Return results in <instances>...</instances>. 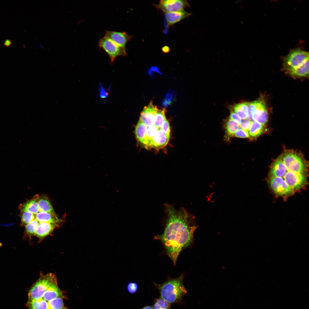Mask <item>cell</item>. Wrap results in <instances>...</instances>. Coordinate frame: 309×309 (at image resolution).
<instances>
[{"instance_id": "cell-14", "label": "cell", "mask_w": 309, "mask_h": 309, "mask_svg": "<svg viewBox=\"0 0 309 309\" xmlns=\"http://www.w3.org/2000/svg\"><path fill=\"white\" fill-rule=\"evenodd\" d=\"M191 15V14L182 10L174 12L165 13V18L168 25H172Z\"/></svg>"}, {"instance_id": "cell-15", "label": "cell", "mask_w": 309, "mask_h": 309, "mask_svg": "<svg viewBox=\"0 0 309 309\" xmlns=\"http://www.w3.org/2000/svg\"><path fill=\"white\" fill-rule=\"evenodd\" d=\"M39 195H35L31 199L20 204L19 208L21 211H27L36 214L39 211L38 199Z\"/></svg>"}, {"instance_id": "cell-36", "label": "cell", "mask_w": 309, "mask_h": 309, "mask_svg": "<svg viewBox=\"0 0 309 309\" xmlns=\"http://www.w3.org/2000/svg\"><path fill=\"white\" fill-rule=\"evenodd\" d=\"M4 45L6 46H9L11 43V42L9 40H6L5 42Z\"/></svg>"}, {"instance_id": "cell-33", "label": "cell", "mask_w": 309, "mask_h": 309, "mask_svg": "<svg viewBox=\"0 0 309 309\" xmlns=\"http://www.w3.org/2000/svg\"><path fill=\"white\" fill-rule=\"evenodd\" d=\"M173 97V94H172L168 93L167 94L166 99L163 102V105L165 106H167L169 105L171 103Z\"/></svg>"}, {"instance_id": "cell-17", "label": "cell", "mask_w": 309, "mask_h": 309, "mask_svg": "<svg viewBox=\"0 0 309 309\" xmlns=\"http://www.w3.org/2000/svg\"><path fill=\"white\" fill-rule=\"evenodd\" d=\"M35 214V219L39 222H46L59 224L62 222L57 215L42 211H39Z\"/></svg>"}, {"instance_id": "cell-34", "label": "cell", "mask_w": 309, "mask_h": 309, "mask_svg": "<svg viewBox=\"0 0 309 309\" xmlns=\"http://www.w3.org/2000/svg\"><path fill=\"white\" fill-rule=\"evenodd\" d=\"M162 50L164 53H168L170 52V48L168 46H165L162 48Z\"/></svg>"}, {"instance_id": "cell-27", "label": "cell", "mask_w": 309, "mask_h": 309, "mask_svg": "<svg viewBox=\"0 0 309 309\" xmlns=\"http://www.w3.org/2000/svg\"><path fill=\"white\" fill-rule=\"evenodd\" d=\"M152 307L153 309H171V304L161 298L155 299Z\"/></svg>"}, {"instance_id": "cell-28", "label": "cell", "mask_w": 309, "mask_h": 309, "mask_svg": "<svg viewBox=\"0 0 309 309\" xmlns=\"http://www.w3.org/2000/svg\"><path fill=\"white\" fill-rule=\"evenodd\" d=\"M127 290L130 294H134L138 291V287L137 284L135 282H130L127 284Z\"/></svg>"}, {"instance_id": "cell-3", "label": "cell", "mask_w": 309, "mask_h": 309, "mask_svg": "<svg viewBox=\"0 0 309 309\" xmlns=\"http://www.w3.org/2000/svg\"><path fill=\"white\" fill-rule=\"evenodd\" d=\"M184 276L183 273L176 278L169 277L166 281L160 284L154 282L155 286L159 292L160 298L170 304L180 302L187 293L183 284Z\"/></svg>"}, {"instance_id": "cell-37", "label": "cell", "mask_w": 309, "mask_h": 309, "mask_svg": "<svg viewBox=\"0 0 309 309\" xmlns=\"http://www.w3.org/2000/svg\"><path fill=\"white\" fill-rule=\"evenodd\" d=\"M141 309H153L152 306H146Z\"/></svg>"}, {"instance_id": "cell-2", "label": "cell", "mask_w": 309, "mask_h": 309, "mask_svg": "<svg viewBox=\"0 0 309 309\" xmlns=\"http://www.w3.org/2000/svg\"><path fill=\"white\" fill-rule=\"evenodd\" d=\"M64 298L55 275L41 274L29 290L27 306L28 309H68Z\"/></svg>"}, {"instance_id": "cell-32", "label": "cell", "mask_w": 309, "mask_h": 309, "mask_svg": "<svg viewBox=\"0 0 309 309\" xmlns=\"http://www.w3.org/2000/svg\"><path fill=\"white\" fill-rule=\"evenodd\" d=\"M230 117L231 119L234 120L238 124H241V119L236 113L231 109Z\"/></svg>"}, {"instance_id": "cell-7", "label": "cell", "mask_w": 309, "mask_h": 309, "mask_svg": "<svg viewBox=\"0 0 309 309\" xmlns=\"http://www.w3.org/2000/svg\"><path fill=\"white\" fill-rule=\"evenodd\" d=\"M268 182L273 192L280 197L286 198L292 195L295 193L280 178H269Z\"/></svg>"}, {"instance_id": "cell-16", "label": "cell", "mask_w": 309, "mask_h": 309, "mask_svg": "<svg viewBox=\"0 0 309 309\" xmlns=\"http://www.w3.org/2000/svg\"><path fill=\"white\" fill-rule=\"evenodd\" d=\"M169 140L161 129L159 128L153 139L150 148L157 149L162 148L167 145Z\"/></svg>"}, {"instance_id": "cell-35", "label": "cell", "mask_w": 309, "mask_h": 309, "mask_svg": "<svg viewBox=\"0 0 309 309\" xmlns=\"http://www.w3.org/2000/svg\"><path fill=\"white\" fill-rule=\"evenodd\" d=\"M150 70L153 71H154L157 72L159 74H161V73L159 71V69L157 68L155 66H152L151 67Z\"/></svg>"}, {"instance_id": "cell-5", "label": "cell", "mask_w": 309, "mask_h": 309, "mask_svg": "<svg viewBox=\"0 0 309 309\" xmlns=\"http://www.w3.org/2000/svg\"><path fill=\"white\" fill-rule=\"evenodd\" d=\"M283 69L286 72L298 68L309 62V53L300 48L291 50L283 58Z\"/></svg>"}, {"instance_id": "cell-29", "label": "cell", "mask_w": 309, "mask_h": 309, "mask_svg": "<svg viewBox=\"0 0 309 309\" xmlns=\"http://www.w3.org/2000/svg\"><path fill=\"white\" fill-rule=\"evenodd\" d=\"M161 129L167 137L170 139V128L169 123L167 119L164 122L161 127Z\"/></svg>"}, {"instance_id": "cell-26", "label": "cell", "mask_w": 309, "mask_h": 309, "mask_svg": "<svg viewBox=\"0 0 309 309\" xmlns=\"http://www.w3.org/2000/svg\"><path fill=\"white\" fill-rule=\"evenodd\" d=\"M21 225L25 226L35 219V214L27 211H21Z\"/></svg>"}, {"instance_id": "cell-8", "label": "cell", "mask_w": 309, "mask_h": 309, "mask_svg": "<svg viewBox=\"0 0 309 309\" xmlns=\"http://www.w3.org/2000/svg\"><path fill=\"white\" fill-rule=\"evenodd\" d=\"M158 8L165 13L174 12L183 10L189 4L186 0H162L159 3L155 5Z\"/></svg>"}, {"instance_id": "cell-9", "label": "cell", "mask_w": 309, "mask_h": 309, "mask_svg": "<svg viewBox=\"0 0 309 309\" xmlns=\"http://www.w3.org/2000/svg\"><path fill=\"white\" fill-rule=\"evenodd\" d=\"M255 108L253 114V121L264 126L268 122V113L265 101L262 99L256 100Z\"/></svg>"}, {"instance_id": "cell-19", "label": "cell", "mask_w": 309, "mask_h": 309, "mask_svg": "<svg viewBox=\"0 0 309 309\" xmlns=\"http://www.w3.org/2000/svg\"><path fill=\"white\" fill-rule=\"evenodd\" d=\"M159 128L154 125L147 127L146 136L142 144L147 149L150 148L153 139Z\"/></svg>"}, {"instance_id": "cell-22", "label": "cell", "mask_w": 309, "mask_h": 309, "mask_svg": "<svg viewBox=\"0 0 309 309\" xmlns=\"http://www.w3.org/2000/svg\"><path fill=\"white\" fill-rule=\"evenodd\" d=\"M239 127V124L235 121L230 118L227 119L225 124V128L227 136L228 137L233 136Z\"/></svg>"}, {"instance_id": "cell-13", "label": "cell", "mask_w": 309, "mask_h": 309, "mask_svg": "<svg viewBox=\"0 0 309 309\" xmlns=\"http://www.w3.org/2000/svg\"><path fill=\"white\" fill-rule=\"evenodd\" d=\"M287 171L283 162L281 156L278 158L272 165L269 173V178L280 177L282 178Z\"/></svg>"}, {"instance_id": "cell-25", "label": "cell", "mask_w": 309, "mask_h": 309, "mask_svg": "<svg viewBox=\"0 0 309 309\" xmlns=\"http://www.w3.org/2000/svg\"><path fill=\"white\" fill-rule=\"evenodd\" d=\"M39 223L38 221L35 219L25 226V233L27 236L30 238L33 236H35Z\"/></svg>"}, {"instance_id": "cell-20", "label": "cell", "mask_w": 309, "mask_h": 309, "mask_svg": "<svg viewBox=\"0 0 309 309\" xmlns=\"http://www.w3.org/2000/svg\"><path fill=\"white\" fill-rule=\"evenodd\" d=\"M294 78H303L309 76V62L301 67L286 72Z\"/></svg>"}, {"instance_id": "cell-6", "label": "cell", "mask_w": 309, "mask_h": 309, "mask_svg": "<svg viewBox=\"0 0 309 309\" xmlns=\"http://www.w3.org/2000/svg\"><path fill=\"white\" fill-rule=\"evenodd\" d=\"M98 46L100 49L104 50L107 53L112 62L118 56L127 55L126 50L122 49L105 36L99 41Z\"/></svg>"}, {"instance_id": "cell-30", "label": "cell", "mask_w": 309, "mask_h": 309, "mask_svg": "<svg viewBox=\"0 0 309 309\" xmlns=\"http://www.w3.org/2000/svg\"><path fill=\"white\" fill-rule=\"evenodd\" d=\"M233 136L243 138L250 137L248 132L241 128L238 129L235 133Z\"/></svg>"}, {"instance_id": "cell-12", "label": "cell", "mask_w": 309, "mask_h": 309, "mask_svg": "<svg viewBox=\"0 0 309 309\" xmlns=\"http://www.w3.org/2000/svg\"><path fill=\"white\" fill-rule=\"evenodd\" d=\"M59 224L46 222H39L36 229L35 236L40 241L50 235L53 230L60 227Z\"/></svg>"}, {"instance_id": "cell-1", "label": "cell", "mask_w": 309, "mask_h": 309, "mask_svg": "<svg viewBox=\"0 0 309 309\" xmlns=\"http://www.w3.org/2000/svg\"><path fill=\"white\" fill-rule=\"evenodd\" d=\"M164 206V230L153 239L161 242L166 254L175 266L182 251L192 244L194 233L198 226L195 217L183 207L176 210L173 205L168 203Z\"/></svg>"}, {"instance_id": "cell-4", "label": "cell", "mask_w": 309, "mask_h": 309, "mask_svg": "<svg viewBox=\"0 0 309 309\" xmlns=\"http://www.w3.org/2000/svg\"><path fill=\"white\" fill-rule=\"evenodd\" d=\"M281 156L288 171L294 172L307 171L308 163L300 153L292 150L285 151Z\"/></svg>"}, {"instance_id": "cell-31", "label": "cell", "mask_w": 309, "mask_h": 309, "mask_svg": "<svg viewBox=\"0 0 309 309\" xmlns=\"http://www.w3.org/2000/svg\"><path fill=\"white\" fill-rule=\"evenodd\" d=\"M252 121L247 118L241 121L240 126L242 129L248 132L250 127Z\"/></svg>"}, {"instance_id": "cell-10", "label": "cell", "mask_w": 309, "mask_h": 309, "mask_svg": "<svg viewBox=\"0 0 309 309\" xmlns=\"http://www.w3.org/2000/svg\"><path fill=\"white\" fill-rule=\"evenodd\" d=\"M156 106L151 101L148 105L145 106L140 114L139 121L148 127L154 125L156 114L158 110Z\"/></svg>"}, {"instance_id": "cell-38", "label": "cell", "mask_w": 309, "mask_h": 309, "mask_svg": "<svg viewBox=\"0 0 309 309\" xmlns=\"http://www.w3.org/2000/svg\"><path fill=\"white\" fill-rule=\"evenodd\" d=\"M39 46L42 49H44V46L41 44L39 43Z\"/></svg>"}, {"instance_id": "cell-23", "label": "cell", "mask_w": 309, "mask_h": 309, "mask_svg": "<svg viewBox=\"0 0 309 309\" xmlns=\"http://www.w3.org/2000/svg\"><path fill=\"white\" fill-rule=\"evenodd\" d=\"M264 130V126L258 122L253 121L249 130V136L256 137L263 133Z\"/></svg>"}, {"instance_id": "cell-11", "label": "cell", "mask_w": 309, "mask_h": 309, "mask_svg": "<svg viewBox=\"0 0 309 309\" xmlns=\"http://www.w3.org/2000/svg\"><path fill=\"white\" fill-rule=\"evenodd\" d=\"M105 36L108 37L122 49L126 50V45L131 39L132 36L124 32L107 31Z\"/></svg>"}, {"instance_id": "cell-21", "label": "cell", "mask_w": 309, "mask_h": 309, "mask_svg": "<svg viewBox=\"0 0 309 309\" xmlns=\"http://www.w3.org/2000/svg\"><path fill=\"white\" fill-rule=\"evenodd\" d=\"M147 126L139 121L135 128V134L137 140L142 144L145 137Z\"/></svg>"}, {"instance_id": "cell-24", "label": "cell", "mask_w": 309, "mask_h": 309, "mask_svg": "<svg viewBox=\"0 0 309 309\" xmlns=\"http://www.w3.org/2000/svg\"><path fill=\"white\" fill-rule=\"evenodd\" d=\"M165 108L158 110L156 114L154 125L159 128H161L164 122L166 119L165 116Z\"/></svg>"}, {"instance_id": "cell-18", "label": "cell", "mask_w": 309, "mask_h": 309, "mask_svg": "<svg viewBox=\"0 0 309 309\" xmlns=\"http://www.w3.org/2000/svg\"><path fill=\"white\" fill-rule=\"evenodd\" d=\"M37 202L39 211L49 213L57 215L49 199L45 196H39Z\"/></svg>"}]
</instances>
